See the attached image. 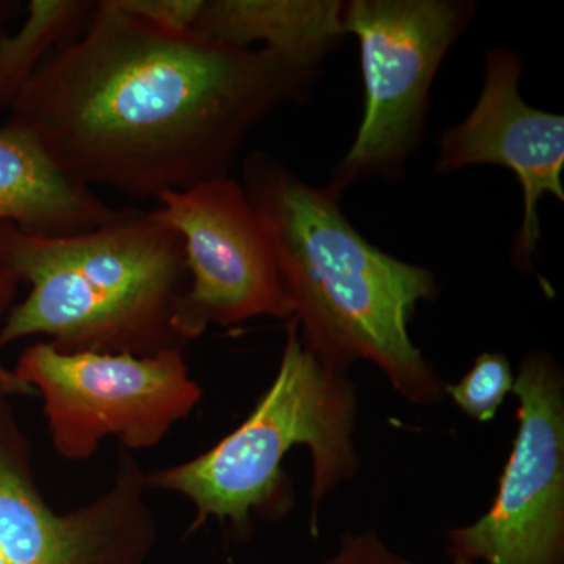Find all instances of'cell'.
<instances>
[{"mask_svg":"<svg viewBox=\"0 0 564 564\" xmlns=\"http://www.w3.org/2000/svg\"><path fill=\"white\" fill-rule=\"evenodd\" d=\"M158 220L180 234L191 284L174 304L172 328L182 344L210 326L254 317L292 318L265 226L242 182L231 177L162 193Z\"/></svg>","mask_w":564,"mask_h":564,"instance_id":"obj_7","label":"cell"},{"mask_svg":"<svg viewBox=\"0 0 564 564\" xmlns=\"http://www.w3.org/2000/svg\"><path fill=\"white\" fill-rule=\"evenodd\" d=\"M521 74L518 52L494 47L486 54L480 98L459 124L441 133L434 169L452 173L466 166L497 165L516 174L524 217L516 234L513 259L519 269L530 270L541 239V199L551 195L564 202V118L522 99Z\"/></svg>","mask_w":564,"mask_h":564,"instance_id":"obj_9","label":"cell"},{"mask_svg":"<svg viewBox=\"0 0 564 564\" xmlns=\"http://www.w3.org/2000/svg\"><path fill=\"white\" fill-rule=\"evenodd\" d=\"M474 10L462 0L345 2V32L358 40L366 106L358 135L325 187L337 199L356 182L397 180L404 172L425 131L434 76Z\"/></svg>","mask_w":564,"mask_h":564,"instance_id":"obj_5","label":"cell"},{"mask_svg":"<svg viewBox=\"0 0 564 564\" xmlns=\"http://www.w3.org/2000/svg\"><path fill=\"white\" fill-rule=\"evenodd\" d=\"M13 380L39 389L55 451L79 462L109 436L129 448L154 447L203 397L176 347L139 356L41 343L21 356Z\"/></svg>","mask_w":564,"mask_h":564,"instance_id":"obj_6","label":"cell"},{"mask_svg":"<svg viewBox=\"0 0 564 564\" xmlns=\"http://www.w3.org/2000/svg\"><path fill=\"white\" fill-rule=\"evenodd\" d=\"M95 11L90 0H32L20 31L0 40V104L17 101L40 66L87 31Z\"/></svg>","mask_w":564,"mask_h":564,"instance_id":"obj_13","label":"cell"},{"mask_svg":"<svg viewBox=\"0 0 564 564\" xmlns=\"http://www.w3.org/2000/svg\"><path fill=\"white\" fill-rule=\"evenodd\" d=\"M193 32L234 47L262 44L284 61L318 70L345 32L339 0H206Z\"/></svg>","mask_w":564,"mask_h":564,"instance_id":"obj_12","label":"cell"},{"mask_svg":"<svg viewBox=\"0 0 564 564\" xmlns=\"http://www.w3.org/2000/svg\"><path fill=\"white\" fill-rule=\"evenodd\" d=\"M243 188L272 242L300 336L329 369L373 362L400 395L440 402L445 386L410 337L411 315L436 299V276L370 243L325 187L272 155L243 162Z\"/></svg>","mask_w":564,"mask_h":564,"instance_id":"obj_2","label":"cell"},{"mask_svg":"<svg viewBox=\"0 0 564 564\" xmlns=\"http://www.w3.org/2000/svg\"><path fill=\"white\" fill-rule=\"evenodd\" d=\"M356 415L358 397L348 373L325 366L291 318L280 369L250 417L206 454L144 474V481L187 497L198 513L193 527L209 518L243 527L252 511L278 499L282 459L304 445L313 458L315 527L326 496L358 473Z\"/></svg>","mask_w":564,"mask_h":564,"instance_id":"obj_4","label":"cell"},{"mask_svg":"<svg viewBox=\"0 0 564 564\" xmlns=\"http://www.w3.org/2000/svg\"><path fill=\"white\" fill-rule=\"evenodd\" d=\"M0 291H2V278H0Z\"/></svg>","mask_w":564,"mask_h":564,"instance_id":"obj_19","label":"cell"},{"mask_svg":"<svg viewBox=\"0 0 564 564\" xmlns=\"http://www.w3.org/2000/svg\"><path fill=\"white\" fill-rule=\"evenodd\" d=\"M206 0H109L113 9L155 31L182 35L195 28Z\"/></svg>","mask_w":564,"mask_h":564,"instance_id":"obj_15","label":"cell"},{"mask_svg":"<svg viewBox=\"0 0 564 564\" xmlns=\"http://www.w3.org/2000/svg\"><path fill=\"white\" fill-rule=\"evenodd\" d=\"M513 391L518 434L491 508L451 530L447 555L475 564H564V378L532 350Z\"/></svg>","mask_w":564,"mask_h":564,"instance_id":"obj_8","label":"cell"},{"mask_svg":"<svg viewBox=\"0 0 564 564\" xmlns=\"http://www.w3.org/2000/svg\"><path fill=\"white\" fill-rule=\"evenodd\" d=\"M144 474L122 459L117 481L95 502L57 514L28 470L0 454V554L7 564H137L154 541Z\"/></svg>","mask_w":564,"mask_h":564,"instance_id":"obj_10","label":"cell"},{"mask_svg":"<svg viewBox=\"0 0 564 564\" xmlns=\"http://www.w3.org/2000/svg\"><path fill=\"white\" fill-rule=\"evenodd\" d=\"M451 564H475V563L464 562V560H451Z\"/></svg>","mask_w":564,"mask_h":564,"instance_id":"obj_17","label":"cell"},{"mask_svg":"<svg viewBox=\"0 0 564 564\" xmlns=\"http://www.w3.org/2000/svg\"><path fill=\"white\" fill-rule=\"evenodd\" d=\"M513 383L510 361L500 352H484L462 381L445 386V392L464 414L485 423L496 417L505 397L513 391Z\"/></svg>","mask_w":564,"mask_h":564,"instance_id":"obj_14","label":"cell"},{"mask_svg":"<svg viewBox=\"0 0 564 564\" xmlns=\"http://www.w3.org/2000/svg\"><path fill=\"white\" fill-rule=\"evenodd\" d=\"M317 77L263 47L155 31L101 0L25 85L11 122L87 187L158 199L228 177L248 133Z\"/></svg>","mask_w":564,"mask_h":564,"instance_id":"obj_1","label":"cell"},{"mask_svg":"<svg viewBox=\"0 0 564 564\" xmlns=\"http://www.w3.org/2000/svg\"><path fill=\"white\" fill-rule=\"evenodd\" d=\"M0 564H7V563H6V560H3L2 554H0Z\"/></svg>","mask_w":564,"mask_h":564,"instance_id":"obj_18","label":"cell"},{"mask_svg":"<svg viewBox=\"0 0 564 564\" xmlns=\"http://www.w3.org/2000/svg\"><path fill=\"white\" fill-rule=\"evenodd\" d=\"M0 262L31 284L0 328V347L46 336L63 351L181 348L172 318L187 276L184 245L152 212L121 210L70 236L0 226Z\"/></svg>","mask_w":564,"mask_h":564,"instance_id":"obj_3","label":"cell"},{"mask_svg":"<svg viewBox=\"0 0 564 564\" xmlns=\"http://www.w3.org/2000/svg\"><path fill=\"white\" fill-rule=\"evenodd\" d=\"M323 564H413L395 554L375 530L345 533L339 551Z\"/></svg>","mask_w":564,"mask_h":564,"instance_id":"obj_16","label":"cell"},{"mask_svg":"<svg viewBox=\"0 0 564 564\" xmlns=\"http://www.w3.org/2000/svg\"><path fill=\"white\" fill-rule=\"evenodd\" d=\"M120 214L65 172L29 129L11 122L0 131V223L70 236L109 225Z\"/></svg>","mask_w":564,"mask_h":564,"instance_id":"obj_11","label":"cell"}]
</instances>
